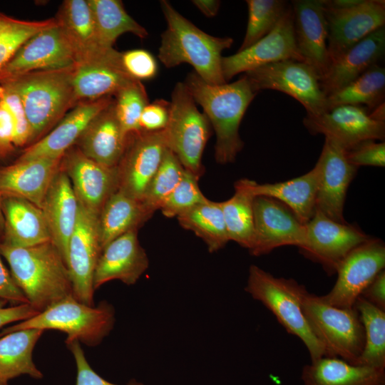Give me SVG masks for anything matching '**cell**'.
<instances>
[{"mask_svg": "<svg viewBox=\"0 0 385 385\" xmlns=\"http://www.w3.org/2000/svg\"><path fill=\"white\" fill-rule=\"evenodd\" d=\"M184 83L215 132L216 162L233 163L244 146L239 133L242 119L258 92L245 75L232 83L213 85L193 71L188 74Z\"/></svg>", "mask_w": 385, "mask_h": 385, "instance_id": "6da1fadb", "label": "cell"}, {"mask_svg": "<svg viewBox=\"0 0 385 385\" xmlns=\"http://www.w3.org/2000/svg\"><path fill=\"white\" fill-rule=\"evenodd\" d=\"M167 22L161 34L158 57L167 68L186 63L206 83H227L222 72V51L231 47V37L211 36L197 28L166 1H160Z\"/></svg>", "mask_w": 385, "mask_h": 385, "instance_id": "7a4b0ae2", "label": "cell"}, {"mask_svg": "<svg viewBox=\"0 0 385 385\" xmlns=\"http://www.w3.org/2000/svg\"><path fill=\"white\" fill-rule=\"evenodd\" d=\"M0 255L9 264L11 274L29 304L38 312L73 295L66 263L51 241L25 248L0 243Z\"/></svg>", "mask_w": 385, "mask_h": 385, "instance_id": "3957f363", "label": "cell"}, {"mask_svg": "<svg viewBox=\"0 0 385 385\" xmlns=\"http://www.w3.org/2000/svg\"><path fill=\"white\" fill-rule=\"evenodd\" d=\"M73 66L34 71L0 83L21 99L31 128L29 145L47 134L77 104L72 83Z\"/></svg>", "mask_w": 385, "mask_h": 385, "instance_id": "277c9868", "label": "cell"}, {"mask_svg": "<svg viewBox=\"0 0 385 385\" xmlns=\"http://www.w3.org/2000/svg\"><path fill=\"white\" fill-rule=\"evenodd\" d=\"M114 322V309L107 302L93 307L71 295L56 302L36 316L3 329L0 337L21 329H55L67 334L66 344L78 341L94 346L110 333Z\"/></svg>", "mask_w": 385, "mask_h": 385, "instance_id": "5b68a950", "label": "cell"}, {"mask_svg": "<svg viewBox=\"0 0 385 385\" xmlns=\"http://www.w3.org/2000/svg\"><path fill=\"white\" fill-rule=\"evenodd\" d=\"M245 290L263 304L286 331L304 343L311 361L325 356L323 346L312 332L302 310L307 289L293 279L276 277L256 265H251Z\"/></svg>", "mask_w": 385, "mask_h": 385, "instance_id": "8992f818", "label": "cell"}, {"mask_svg": "<svg viewBox=\"0 0 385 385\" xmlns=\"http://www.w3.org/2000/svg\"><path fill=\"white\" fill-rule=\"evenodd\" d=\"M302 306L312 332L324 347L325 356L357 365L364 346V330L356 308L334 307L322 296L307 291Z\"/></svg>", "mask_w": 385, "mask_h": 385, "instance_id": "52a82bcc", "label": "cell"}, {"mask_svg": "<svg viewBox=\"0 0 385 385\" xmlns=\"http://www.w3.org/2000/svg\"><path fill=\"white\" fill-rule=\"evenodd\" d=\"M196 104L184 82H178L171 93L164 133L168 148L185 170L200 178L204 173L202 157L212 126Z\"/></svg>", "mask_w": 385, "mask_h": 385, "instance_id": "ba28073f", "label": "cell"}, {"mask_svg": "<svg viewBox=\"0 0 385 385\" xmlns=\"http://www.w3.org/2000/svg\"><path fill=\"white\" fill-rule=\"evenodd\" d=\"M253 88L283 92L298 101L307 115L316 116L327 111V96L323 93L319 78L308 63L285 60L266 64L244 73Z\"/></svg>", "mask_w": 385, "mask_h": 385, "instance_id": "9c48e42d", "label": "cell"}, {"mask_svg": "<svg viewBox=\"0 0 385 385\" xmlns=\"http://www.w3.org/2000/svg\"><path fill=\"white\" fill-rule=\"evenodd\" d=\"M385 266V246L370 237L353 249L340 262L337 281L322 299L334 307L352 308L357 298Z\"/></svg>", "mask_w": 385, "mask_h": 385, "instance_id": "30bf717a", "label": "cell"}, {"mask_svg": "<svg viewBox=\"0 0 385 385\" xmlns=\"http://www.w3.org/2000/svg\"><path fill=\"white\" fill-rule=\"evenodd\" d=\"M76 63V52L57 21L28 39L0 68V83L31 71L66 68Z\"/></svg>", "mask_w": 385, "mask_h": 385, "instance_id": "8fae6325", "label": "cell"}, {"mask_svg": "<svg viewBox=\"0 0 385 385\" xmlns=\"http://www.w3.org/2000/svg\"><path fill=\"white\" fill-rule=\"evenodd\" d=\"M305 226L306 241L299 250L307 258L321 264L329 274L336 273L353 249L370 238L358 227L334 221L317 209Z\"/></svg>", "mask_w": 385, "mask_h": 385, "instance_id": "7c38bea8", "label": "cell"}, {"mask_svg": "<svg viewBox=\"0 0 385 385\" xmlns=\"http://www.w3.org/2000/svg\"><path fill=\"white\" fill-rule=\"evenodd\" d=\"M324 11L330 64L385 24L384 0H363L349 8H335L324 0Z\"/></svg>", "mask_w": 385, "mask_h": 385, "instance_id": "4fadbf2b", "label": "cell"}, {"mask_svg": "<svg viewBox=\"0 0 385 385\" xmlns=\"http://www.w3.org/2000/svg\"><path fill=\"white\" fill-rule=\"evenodd\" d=\"M285 60L305 62L297 46L291 5L274 29L249 48L222 58L225 81L257 67Z\"/></svg>", "mask_w": 385, "mask_h": 385, "instance_id": "5bb4252c", "label": "cell"}, {"mask_svg": "<svg viewBox=\"0 0 385 385\" xmlns=\"http://www.w3.org/2000/svg\"><path fill=\"white\" fill-rule=\"evenodd\" d=\"M303 124L312 135L322 134L347 150L366 140H384L385 122L364 106L342 105L319 115H306Z\"/></svg>", "mask_w": 385, "mask_h": 385, "instance_id": "9a60e30c", "label": "cell"}, {"mask_svg": "<svg viewBox=\"0 0 385 385\" xmlns=\"http://www.w3.org/2000/svg\"><path fill=\"white\" fill-rule=\"evenodd\" d=\"M167 148L164 130L128 135L125 152L117 165L118 189L142 200Z\"/></svg>", "mask_w": 385, "mask_h": 385, "instance_id": "2e32d148", "label": "cell"}, {"mask_svg": "<svg viewBox=\"0 0 385 385\" xmlns=\"http://www.w3.org/2000/svg\"><path fill=\"white\" fill-rule=\"evenodd\" d=\"M254 242L250 253L260 256L286 245L302 248L306 241V226L281 202L256 196L253 200Z\"/></svg>", "mask_w": 385, "mask_h": 385, "instance_id": "e0dca14e", "label": "cell"}, {"mask_svg": "<svg viewBox=\"0 0 385 385\" xmlns=\"http://www.w3.org/2000/svg\"><path fill=\"white\" fill-rule=\"evenodd\" d=\"M101 251L98 216L79 203L77 222L69 240L66 265L73 296L89 306L93 304V275Z\"/></svg>", "mask_w": 385, "mask_h": 385, "instance_id": "ac0fdd59", "label": "cell"}, {"mask_svg": "<svg viewBox=\"0 0 385 385\" xmlns=\"http://www.w3.org/2000/svg\"><path fill=\"white\" fill-rule=\"evenodd\" d=\"M61 168L67 174L79 203L98 216L106 200L118 189L117 166L100 164L73 145L63 155Z\"/></svg>", "mask_w": 385, "mask_h": 385, "instance_id": "d6986e66", "label": "cell"}, {"mask_svg": "<svg viewBox=\"0 0 385 385\" xmlns=\"http://www.w3.org/2000/svg\"><path fill=\"white\" fill-rule=\"evenodd\" d=\"M136 81L125 71L121 53L108 48L76 63L72 83L77 102L113 96Z\"/></svg>", "mask_w": 385, "mask_h": 385, "instance_id": "ffe728a7", "label": "cell"}, {"mask_svg": "<svg viewBox=\"0 0 385 385\" xmlns=\"http://www.w3.org/2000/svg\"><path fill=\"white\" fill-rule=\"evenodd\" d=\"M315 165L318 170L316 209L334 221L346 222L343 215L346 194L357 168L347 160L345 149L328 138Z\"/></svg>", "mask_w": 385, "mask_h": 385, "instance_id": "44dd1931", "label": "cell"}, {"mask_svg": "<svg viewBox=\"0 0 385 385\" xmlns=\"http://www.w3.org/2000/svg\"><path fill=\"white\" fill-rule=\"evenodd\" d=\"M106 96L96 100L80 101L47 134L26 148L19 160L38 158H58L76 145L93 119L113 101Z\"/></svg>", "mask_w": 385, "mask_h": 385, "instance_id": "7402d4cb", "label": "cell"}, {"mask_svg": "<svg viewBox=\"0 0 385 385\" xmlns=\"http://www.w3.org/2000/svg\"><path fill=\"white\" fill-rule=\"evenodd\" d=\"M291 6L297 48L320 81L330 66L324 0H294Z\"/></svg>", "mask_w": 385, "mask_h": 385, "instance_id": "603a6c76", "label": "cell"}, {"mask_svg": "<svg viewBox=\"0 0 385 385\" xmlns=\"http://www.w3.org/2000/svg\"><path fill=\"white\" fill-rule=\"evenodd\" d=\"M137 232L131 230L119 236L102 250L94 271V290L114 279L134 284L148 269V258Z\"/></svg>", "mask_w": 385, "mask_h": 385, "instance_id": "cb8c5ba5", "label": "cell"}, {"mask_svg": "<svg viewBox=\"0 0 385 385\" xmlns=\"http://www.w3.org/2000/svg\"><path fill=\"white\" fill-rule=\"evenodd\" d=\"M62 157L16 160L0 168V192L25 199L41 208L47 190L61 166Z\"/></svg>", "mask_w": 385, "mask_h": 385, "instance_id": "d4e9b609", "label": "cell"}, {"mask_svg": "<svg viewBox=\"0 0 385 385\" xmlns=\"http://www.w3.org/2000/svg\"><path fill=\"white\" fill-rule=\"evenodd\" d=\"M41 209L51 233V242L66 263L69 240L78 216L79 202L61 166L47 190Z\"/></svg>", "mask_w": 385, "mask_h": 385, "instance_id": "484cf974", "label": "cell"}, {"mask_svg": "<svg viewBox=\"0 0 385 385\" xmlns=\"http://www.w3.org/2000/svg\"><path fill=\"white\" fill-rule=\"evenodd\" d=\"M128 139L117 118L113 98L93 119L75 145L91 160L115 167L125 152Z\"/></svg>", "mask_w": 385, "mask_h": 385, "instance_id": "4316f807", "label": "cell"}, {"mask_svg": "<svg viewBox=\"0 0 385 385\" xmlns=\"http://www.w3.org/2000/svg\"><path fill=\"white\" fill-rule=\"evenodd\" d=\"M4 229L0 243L25 248L51 241L42 210L18 197L1 195Z\"/></svg>", "mask_w": 385, "mask_h": 385, "instance_id": "83f0119b", "label": "cell"}, {"mask_svg": "<svg viewBox=\"0 0 385 385\" xmlns=\"http://www.w3.org/2000/svg\"><path fill=\"white\" fill-rule=\"evenodd\" d=\"M385 52L384 26L374 31L333 61L319 81L326 96L345 86L372 66Z\"/></svg>", "mask_w": 385, "mask_h": 385, "instance_id": "f1b7e54d", "label": "cell"}, {"mask_svg": "<svg viewBox=\"0 0 385 385\" xmlns=\"http://www.w3.org/2000/svg\"><path fill=\"white\" fill-rule=\"evenodd\" d=\"M142 200L117 189L98 216V233L103 250L110 242L131 230H138L153 215Z\"/></svg>", "mask_w": 385, "mask_h": 385, "instance_id": "f546056e", "label": "cell"}, {"mask_svg": "<svg viewBox=\"0 0 385 385\" xmlns=\"http://www.w3.org/2000/svg\"><path fill=\"white\" fill-rule=\"evenodd\" d=\"M317 186L316 165L308 173L284 182L260 184L250 180V188L255 197L265 196L281 202L304 225L315 212Z\"/></svg>", "mask_w": 385, "mask_h": 385, "instance_id": "4dcf8cb0", "label": "cell"}, {"mask_svg": "<svg viewBox=\"0 0 385 385\" xmlns=\"http://www.w3.org/2000/svg\"><path fill=\"white\" fill-rule=\"evenodd\" d=\"M303 385H385V370L323 356L305 365Z\"/></svg>", "mask_w": 385, "mask_h": 385, "instance_id": "1f68e13d", "label": "cell"}, {"mask_svg": "<svg viewBox=\"0 0 385 385\" xmlns=\"http://www.w3.org/2000/svg\"><path fill=\"white\" fill-rule=\"evenodd\" d=\"M76 54V62L101 51L92 11L88 0H66L56 17Z\"/></svg>", "mask_w": 385, "mask_h": 385, "instance_id": "d6a6232c", "label": "cell"}, {"mask_svg": "<svg viewBox=\"0 0 385 385\" xmlns=\"http://www.w3.org/2000/svg\"><path fill=\"white\" fill-rule=\"evenodd\" d=\"M43 332L21 329L0 337V385H8L9 380L22 374L43 377L33 361L32 352Z\"/></svg>", "mask_w": 385, "mask_h": 385, "instance_id": "836d02e7", "label": "cell"}, {"mask_svg": "<svg viewBox=\"0 0 385 385\" xmlns=\"http://www.w3.org/2000/svg\"><path fill=\"white\" fill-rule=\"evenodd\" d=\"M235 193L221 202L225 223L230 240L251 250L254 242L255 198L250 188V180L244 178L235 183Z\"/></svg>", "mask_w": 385, "mask_h": 385, "instance_id": "e575fe53", "label": "cell"}, {"mask_svg": "<svg viewBox=\"0 0 385 385\" xmlns=\"http://www.w3.org/2000/svg\"><path fill=\"white\" fill-rule=\"evenodd\" d=\"M88 2L101 46L113 48L116 39L125 33H131L140 38L148 37V31L126 12L121 1L88 0Z\"/></svg>", "mask_w": 385, "mask_h": 385, "instance_id": "d590c367", "label": "cell"}, {"mask_svg": "<svg viewBox=\"0 0 385 385\" xmlns=\"http://www.w3.org/2000/svg\"><path fill=\"white\" fill-rule=\"evenodd\" d=\"M385 68L372 66L349 83L327 96V111L342 105H361L372 111L384 103Z\"/></svg>", "mask_w": 385, "mask_h": 385, "instance_id": "8d00e7d4", "label": "cell"}, {"mask_svg": "<svg viewBox=\"0 0 385 385\" xmlns=\"http://www.w3.org/2000/svg\"><path fill=\"white\" fill-rule=\"evenodd\" d=\"M180 226L193 232L210 252L222 249L229 241L221 202L207 199L177 217Z\"/></svg>", "mask_w": 385, "mask_h": 385, "instance_id": "74e56055", "label": "cell"}, {"mask_svg": "<svg viewBox=\"0 0 385 385\" xmlns=\"http://www.w3.org/2000/svg\"><path fill=\"white\" fill-rule=\"evenodd\" d=\"M364 330V346L357 365L385 369V311L359 296L354 306Z\"/></svg>", "mask_w": 385, "mask_h": 385, "instance_id": "f35d334b", "label": "cell"}, {"mask_svg": "<svg viewBox=\"0 0 385 385\" xmlns=\"http://www.w3.org/2000/svg\"><path fill=\"white\" fill-rule=\"evenodd\" d=\"M248 22L238 51L245 50L269 34L289 6L283 0H247Z\"/></svg>", "mask_w": 385, "mask_h": 385, "instance_id": "ab89813d", "label": "cell"}, {"mask_svg": "<svg viewBox=\"0 0 385 385\" xmlns=\"http://www.w3.org/2000/svg\"><path fill=\"white\" fill-rule=\"evenodd\" d=\"M185 170L175 155L167 148L143 197L144 205L153 212L159 210L182 179Z\"/></svg>", "mask_w": 385, "mask_h": 385, "instance_id": "60d3db41", "label": "cell"}, {"mask_svg": "<svg viewBox=\"0 0 385 385\" xmlns=\"http://www.w3.org/2000/svg\"><path fill=\"white\" fill-rule=\"evenodd\" d=\"M113 97L116 115L124 133L128 135L140 132V115L149 103L145 88L141 81L133 82Z\"/></svg>", "mask_w": 385, "mask_h": 385, "instance_id": "b9f144b4", "label": "cell"}, {"mask_svg": "<svg viewBox=\"0 0 385 385\" xmlns=\"http://www.w3.org/2000/svg\"><path fill=\"white\" fill-rule=\"evenodd\" d=\"M199 178L197 175L185 170L182 179L159 208L164 216L177 217L207 200L199 187Z\"/></svg>", "mask_w": 385, "mask_h": 385, "instance_id": "7bdbcfd3", "label": "cell"}, {"mask_svg": "<svg viewBox=\"0 0 385 385\" xmlns=\"http://www.w3.org/2000/svg\"><path fill=\"white\" fill-rule=\"evenodd\" d=\"M57 23L55 18L41 21L16 19L0 36V68L5 65L18 49L38 32Z\"/></svg>", "mask_w": 385, "mask_h": 385, "instance_id": "ee69618b", "label": "cell"}, {"mask_svg": "<svg viewBox=\"0 0 385 385\" xmlns=\"http://www.w3.org/2000/svg\"><path fill=\"white\" fill-rule=\"evenodd\" d=\"M0 98L6 103L14 120V147H22L29 144L31 128L21 98L6 85L0 84Z\"/></svg>", "mask_w": 385, "mask_h": 385, "instance_id": "f6af8a7d", "label": "cell"}, {"mask_svg": "<svg viewBox=\"0 0 385 385\" xmlns=\"http://www.w3.org/2000/svg\"><path fill=\"white\" fill-rule=\"evenodd\" d=\"M121 62L127 73L136 81L153 78L158 73L155 57L144 49H133L121 53Z\"/></svg>", "mask_w": 385, "mask_h": 385, "instance_id": "bcb514c9", "label": "cell"}, {"mask_svg": "<svg viewBox=\"0 0 385 385\" xmlns=\"http://www.w3.org/2000/svg\"><path fill=\"white\" fill-rule=\"evenodd\" d=\"M346 156L349 162L356 168L363 165L384 167L385 143L375 140H364L346 150Z\"/></svg>", "mask_w": 385, "mask_h": 385, "instance_id": "7dc6e473", "label": "cell"}, {"mask_svg": "<svg viewBox=\"0 0 385 385\" xmlns=\"http://www.w3.org/2000/svg\"><path fill=\"white\" fill-rule=\"evenodd\" d=\"M66 346L72 352L76 364V385H116L102 378L91 367L78 341H73ZM128 385L143 384L131 380Z\"/></svg>", "mask_w": 385, "mask_h": 385, "instance_id": "c3c4849f", "label": "cell"}, {"mask_svg": "<svg viewBox=\"0 0 385 385\" xmlns=\"http://www.w3.org/2000/svg\"><path fill=\"white\" fill-rule=\"evenodd\" d=\"M170 102L156 99L143 109L140 118L141 131L155 132L164 130L168 124Z\"/></svg>", "mask_w": 385, "mask_h": 385, "instance_id": "681fc988", "label": "cell"}, {"mask_svg": "<svg viewBox=\"0 0 385 385\" xmlns=\"http://www.w3.org/2000/svg\"><path fill=\"white\" fill-rule=\"evenodd\" d=\"M14 123L10 111L0 98V151L4 157L14 150Z\"/></svg>", "mask_w": 385, "mask_h": 385, "instance_id": "f907efd6", "label": "cell"}, {"mask_svg": "<svg viewBox=\"0 0 385 385\" xmlns=\"http://www.w3.org/2000/svg\"><path fill=\"white\" fill-rule=\"evenodd\" d=\"M0 298L14 304H29V301L16 284L0 259Z\"/></svg>", "mask_w": 385, "mask_h": 385, "instance_id": "816d5d0a", "label": "cell"}, {"mask_svg": "<svg viewBox=\"0 0 385 385\" xmlns=\"http://www.w3.org/2000/svg\"><path fill=\"white\" fill-rule=\"evenodd\" d=\"M366 300L385 311V272L381 271L360 295Z\"/></svg>", "mask_w": 385, "mask_h": 385, "instance_id": "f5cc1de1", "label": "cell"}, {"mask_svg": "<svg viewBox=\"0 0 385 385\" xmlns=\"http://www.w3.org/2000/svg\"><path fill=\"white\" fill-rule=\"evenodd\" d=\"M38 313L28 303L6 308L0 307V327L14 322L29 319Z\"/></svg>", "mask_w": 385, "mask_h": 385, "instance_id": "db71d44e", "label": "cell"}, {"mask_svg": "<svg viewBox=\"0 0 385 385\" xmlns=\"http://www.w3.org/2000/svg\"><path fill=\"white\" fill-rule=\"evenodd\" d=\"M192 3L205 16H215L220 6V1L218 0H193Z\"/></svg>", "mask_w": 385, "mask_h": 385, "instance_id": "11a10c76", "label": "cell"}, {"mask_svg": "<svg viewBox=\"0 0 385 385\" xmlns=\"http://www.w3.org/2000/svg\"><path fill=\"white\" fill-rule=\"evenodd\" d=\"M363 0H325L327 5L335 8H349L359 4Z\"/></svg>", "mask_w": 385, "mask_h": 385, "instance_id": "9f6ffc18", "label": "cell"}, {"mask_svg": "<svg viewBox=\"0 0 385 385\" xmlns=\"http://www.w3.org/2000/svg\"><path fill=\"white\" fill-rule=\"evenodd\" d=\"M16 19L0 13V36L12 25Z\"/></svg>", "mask_w": 385, "mask_h": 385, "instance_id": "6f0895ef", "label": "cell"}, {"mask_svg": "<svg viewBox=\"0 0 385 385\" xmlns=\"http://www.w3.org/2000/svg\"><path fill=\"white\" fill-rule=\"evenodd\" d=\"M4 229V218L2 211L1 194L0 192V241L2 238Z\"/></svg>", "mask_w": 385, "mask_h": 385, "instance_id": "680465c9", "label": "cell"}, {"mask_svg": "<svg viewBox=\"0 0 385 385\" xmlns=\"http://www.w3.org/2000/svg\"><path fill=\"white\" fill-rule=\"evenodd\" d=\"M4 158V155H3V154L1 153V152L0 151V158Z\"/></svg>", "mask_w": 385, "mask_h": 385, "instance_id": "91938a15", "label": "cell"}]
</instances>
